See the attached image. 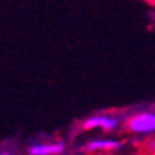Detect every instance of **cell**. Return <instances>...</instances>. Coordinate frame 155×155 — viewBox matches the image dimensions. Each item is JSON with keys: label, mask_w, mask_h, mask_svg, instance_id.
I'll use <instances>...</instances> for the list:
<instances>
[{"label": "cell", "mask_w": 155, "mask_h": 155, "mask_svg": "<svg viewBox=\"0 0 155 155\" xmlns=\"http://www.w3.org/2000/svg\"><path fill=\"white\" fill-rule=\"evenodd\" d=\"M123 126L128 133H137V135H147L153 133L155 130V114L152 111H143L128 116L123 121Z\"/></svg>", "instance_id": "cell-1"}, {"label": "cell", "mask_w": 155, "mask_h": 155, "mask_svg": "<svg viewBox=\"0 0 155 155\" xmlns=\"http://www.w3.org/2000/svg\"><path fill=\"white\" fill-rule=\"evenodd\" d=\"M124 118L116 116V114H94L89 116L87 119H84L80 123L82 130H104V131H114L116 128H119L123 124Z\"/></svg>", "instance_id": "cell-2"}, {"label": "cell", "mask_w": 155, "mask_h": 155, "mask_svg": "<svg viewBox=\"0 0 155 155\" xmlns=\"http://www.w3.org/2000/svg\"><path fill=\"white\" fill-rule=\"evenodd\" d=\"M124 141L121 140H113V138H101V140H92L89 141L82 148L85 153H109V152H116L119 148H123Z\"/></svg>", "instance_id": "cell-3"}, {"label": "cell", "mask_w": 155, "mask_h": 155, "mask_svg": "<svg viewBox=\"0 0 155 155\" xmlns=\"http://www.w3.org/2000/svg\"><path fill=\"white\" fill-rule=\"evenodd\" d=\"M65 152V143H36L28 148L29 155H61Z\"/></svg>", "instance_id": "cell-4"}, {"label": "cell", "mask_w": 155, "mask_h": 155, "mask_svg": "<svg viewBox=\"0 0 155 155\" xmlns=\"http://www.w3.org/2000/svg\"><path fill=\"white\" fill-rule=\"evenodd\" d=\"M0 155H14V153L9 152V150H2V152H0Z\"/></svg>", "instance_id": "cell-5"}]
</instances>
